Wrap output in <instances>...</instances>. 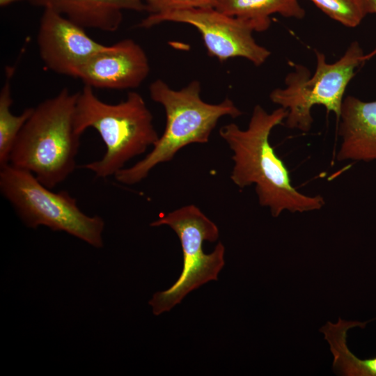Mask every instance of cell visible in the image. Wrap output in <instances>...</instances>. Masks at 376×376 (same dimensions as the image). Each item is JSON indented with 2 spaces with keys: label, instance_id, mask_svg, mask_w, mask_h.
Here are the masks:
<instances>
[{
  "label": "cell",
  "instance_id": "obj_11",
  "mask_svg": "<svg viewBox=\"0 0 376 376\" xmlns=\"http://www.w3.org/2000/svg\"><path fill=\"white\" fill-rule=\"evenodd\" d=\"M338 134L342 141L338 161L376 160V100L365 102L348 95L343 99Z\"/></svg>",
  "mask_w": 376,
  "mask_h": 376
},
{
  "label": "cell",
  "instance_id": "obj_16",
  "mask_svg": "<svg viewBox=\"0 0 376 376\" xmlns=\"http://www.w3.org/2000/svg\"><path fill=\"white\" fill-rule=\"evenodd\" d=\"M332 19L347 27L357 26L365 17L359 0H310Z\"/></svg>",
  "mask_w": 376,
  "mask_h": 376
},
{
  "label": "cell",
  "instance_id": "obj_18",
  "mask_svg": "<svg viewBox=\"0 0 376 376\" xmlns=\"http://www.w3.org/2000/svg\"><path fill=\"white\" fill-rule=\"evenodd\" d=\"M361 6V8L365 14H376V0H359ZM376 56V47L375 48L367 54H364L363 61H366L373 56Z\"/></svg>",
  "mask_w": 376,
  "mask_h": 376
},
{
  "label": "cell",
  "instance_id": "obj_4",
  "mask_svg": "<svg viewBox=\"0 0 376 376\" xmlns=\"http://www.w3.org/2000/svg\"><path fill=\"white\" fill-rule=\"evenodd\" d=\"M153 117L143 97L130 92L117 104L100 100L93 88L84 85L78 92L75 112V128L81 135L95 130L106 146L103 157L81 166L96 178L115 175L132 159L143 154L159 139Z\"/></svg>",
  "mask_w": 376,
  "mask_h": 376
},
{
  "label": "cell",
  "instance_id": "obj_7",
  "mask_svg": "<svg viewBox=\"0 0 376 376\" xmlns=\"http://www.w3.org/2000/svg\"><path fill=\"white\" fill-rule=\"evenodd\" d=\"M166 225L178 235L183 254V267L178 280L169 289L156 292L148 304L159 315L180 303L190 292L202 285L217 281L224 266L225 247L219 242L210 253H205V241L215 242L219 235L217 226L195 205H187L170 212L150 224Z\"/></svg>",
  "mask_w": 376,
  "mask_h": 376
},
{
  "label": "cell",
  "instance_id": "obj_8",
  "mask_svg": "<svg viewBox=\"0 0 376 376\" xmlns=\"http://www.w3.org/2000/svg\"><path fill=\"white\" fill-rule=\"evenodd\" d=\"M165 22L185 23L201 34L209 56L223 62L242 57L256 66L263 64L271 52L253 37V24L247 19L225 14L216 8H198L148 15L138 26L150 28Z\"/></svg>",
  "mask_w": 376,
  "mask_h": 376
},
{
  "label": "cell",
  "instance_id": "obj_3",
  "mask_svg": "<svg viewBox=\"0 0 376 376\" xmlns=\"http://www.w3.org/2000/svg\"><path fill=\"white\" fill-rule=\"evenodd\" d=\"M78 92L63 88L36 107L20 131L9 163L53 189L75 171L80 136L75 128Z\"/></svg>",
  "mask_w": 376,
  "mask_h": 376
},
{
  "label": "cell",
  "instance_id": "obj_19",
  "mask_svg": "<svg viewBox=\"0 0 376 376\" xmlns=\"http://www.w3.org/2000/svg\"><path fill=\"white\" fill-rule=\"evenodd\" d=\"M20 1H24V0H0V6L5 7L13 3ZM28 1H29L30 0H28Z\"/></svg>",
  "mask_w": 376,
  "mask_h": 376
},
{
  "label": "cell",
  "instance_id": "obj_13",
  "mask_svg": "<svg viewBox=\"0 0 376 376\" xmlns=\"http://www.w3.org/2000/svg\"><path fill=\"white\" fill-rule=\"evenodd\" d=\"M366 322L345 321L338 318L336 323H327L320 331L324 335L333 354V370L338 375L345 376H376V356L361 359L355 356L347 345V332L355 327L364 328Z\"/></svg>",
  "mask_w": 376,
  "mask_h": 376
},
{
  "label": "cell",
  "instance_id": "obj_9",
  "mask_svg": "<svg viewBox=\"0 0 376 376\" xmlns=\"http://www.w3.org/2000/svg\"><path fill=\"white\" fill-rule=\"evenodd\" d=\"M37 43L41 60L50 70L78 78L86 63L107 46L92 39L85 29L49 8L40 18Z\"/></svg>",
  "mask_w": 376,
  "mask_h": 376
},
{
  "label": "cell",
  "instance_id": "obj_1",
  "mask_svg": "<svg viewBox=\"0 0 376 376\" xmlns=\"http://www.w3.org/2000/svg\"><path fill=\"white\" fill-rule=\"evenodd\" d=\"M288 113L281 107L268 113L257 104L246 130L229 123L219 131L233 152L231 180L240 189L255 185L259 204L268 207L274 217L285 210L310 212L325 205L322 196H308L297 190L288 168L269 143L272 129L281 124Z\"/></svg>",
  "mask_w": 376,
  "mask_h": 376
},
{
  "label": "cell",
  "instance_id": "obj_10",
  "mask_svg": "<svg viewBox=\"0 0 376 376\" xmlns=\"http://www.w3.org/2000/svg\"><path fill=\"white\" fill-rule=\"evenodd\" d=\"M150 69L143 49L134 40L124 39L93 56L78 79L93 88L132 89L144 81Z\"/></svg>",
  "mask_w": 376,
  "mask_h": 376
},
{
  "label": "cell",
  "instance_id": "obj_14",
  "mask_svg": "<svg viewBox=\"0 0 376 376\" xmlns=\"http://www.w3.org/2000/svg\"><path fill=\"white\" fill-rule=\"evenodd\" d=\"M216 8L228 15L251 21L258 32L269 28L273 14L299 19L306 14L298 0H219Z\"/></svg>",
  "mask_w": 376,
  "mask_h": 376
},
{
  "label": "cell",
  "instance_id": "obj_6",
  "mask_svg": "<svg viewBox=\"0 0 376 376\" xmlns=\"http://www.w3.org/2000/svg\"><path fill=\"white\" fill-rule=\"evenodd\" d=\"M315 54L316 68L311 77L307 68L293 64L295 70L285 79V88H276L269 95L272 102L288 110L286 126L304 132L311 128L314 105H323L327 112L340 118L347 86L356 68L365 62V54L357 41L352 42L343 56L332 63L327 62L323 53L315 50Z\"/></svg>",
  "mask_w": 376,
  "mask_h": 376
},
{
  "label": "cell",
  "instance_id": "obj_15",
  "mask_svg": "<svg viewBox=\"0 0 376 376\" xmlns=\"http://www.w3.org/2000/svg\"><path fill=\"white\" fill-rule=\"evenodd\" d=\"M14 71V67L6 68V80L0 91V167L9 163L15 142L33 109L27 108L19 115L11 112V79Z\"/></svg>",
  "mask_w": 376,
  "mask_h": 376
},
{
  "label": "cell",
  "instance_id": "obj_12",
  "mask_svg": "<svg viewBox=\"0 0 376 376\" xmlns=\"http://www.w3.org/2000/svg\"><path fill=\"white\" fill-rule=\"evenodd\" d=\"M33 6L49 8L86 29L115 32L124 10L144 11L143 0H30Z\"/></svg>",
  "mask_w": 376,
  "mask_h": 376
},
{
  "label": "cell",
  "instance_id": "obj_2",
  "mask_svg": "<svg viewBox=\"0 0 376 376\" xmlns=\"http://www.w3.org/2000/svg\"><path fill=\"white\" fill-rule=\"evenodd\" d=\"M149 91L151 99L164 107L165 128L148 155L114 175L121 184L132 185L140 182L156 166L171 161L185 146L207 143L221 117L235 118L242 114L229 98L218 104L204 102L198 80L191 81L180 90H174L158 79L151 83Z\"/></svg>",
  "mask_w": 376,
  "mask_h": 376
},
{
  "label": "cell",
  "instance_id": "obj_17",
  "mask_svg": "<svg viewBox=\"0 0 376 376\" xmlns=\"http://www.w3.org/2000/svg\"><path fill=\"white\" fill-rule=\"evenodd\" d=\"M148 15L198 8H216L219 0H143Z\"/></svg>",
  "mask_w": 376,
  "mask_h": 376
},
{
  "label": "cell",
  "instance_id": "obj_5",
  "mask_svg": "<svg viewBox=\"0 0 376 376\" xmlns=\"http://www.w3.org/2000/svg\"><path fill=\"white\" fill-rule=\"evenodd\" d=\"M0 191L27 227L45 226L94 247L103 246L104 220L84 214L68 191L54 192L31 172L10 164L0 167Z\"/></svg>",
  "mask_w": 376,
  "mask_h": 376
}]
</instances>
